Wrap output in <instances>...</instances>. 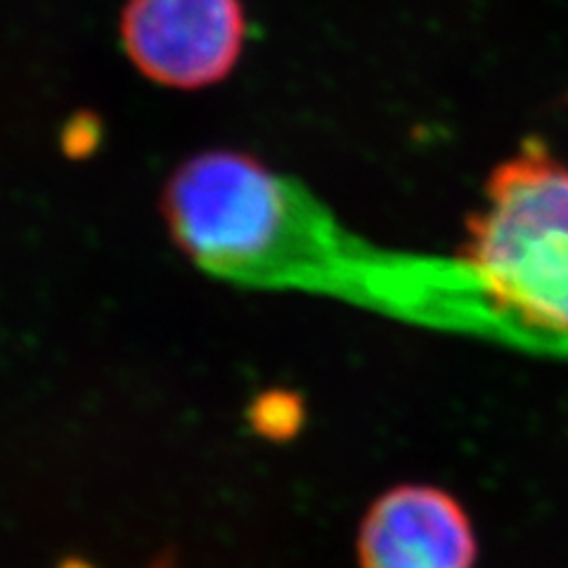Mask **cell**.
I'll use <instances>...</instances> for the list:
<instances>
[{"label": "cell", "mask_w": 568, "mask_h": 568, "mask_svg": "<svg viewBox=\"0 0 568 568\" xmlns=\"http://www.w3.org/2000/svg\"><path fill=\"white\" fill-rule=\"evenodd\" d=\"M162 211L173 242L190 258L240 271L268 258L287 235L290 197L252 154L209 150L175 169Z\"/></svg>", "instance_id": "7a4b0ae2"}, {"label": "cell", "mask_w": 568, "mask_h": 568, "mask_svg": "<svg viewBox=\"0 0 568 568\" xmlns=\"http://www.w3.org/2000/svg\"><path fill=\"white\" fill-rule=\"evenodd\" d=\"M154 568H171V566H166V564H164V566H154Z\"/></svg>", "instance_id": "5b68a950"}, {"label": "cell", "mask_w": 568, "mask_h": 568, "mask_svg": "<svg viewBox=\"0 0 568 568\" xmlns=\"http://www.w3.org/2000/svg\"><path fill=\"white\" fill-rule=\"evenodd\" d=\"M478 542L448 490L405 484L379 495L358 532L361 568H474Z\"/></svg>", "instance_id": "277c9868"}, {"label": "cell", "mask_w": 568, "mask_h": 568, "mask_svg": "<svg viewBox=\"0 0 568 568\" xmlns=\"http://www.w3.org/2000/svg\"><path fill=\"white\" fill-rule=\"evenodd\" d=\"M246 39L240 0H129L121 41L142 77L200 91L235 69Z\"/></svg>", "instance_id": "3957f363"}, {"label": "cell", "mask_w": 568, "mask_h": 568, "mask_svg": "<svg viewBox=\"0 0 568 568\" xmlns=\"http://www.w3.org/2000/svg\"><path fill=\"white\" fill-rule=\"evenodd\" d=\"M459 256L493 304L568 336V166L542 140L493 169Z\"/></svg>", "instance_id": "6da1fadb"}]
</instances>
